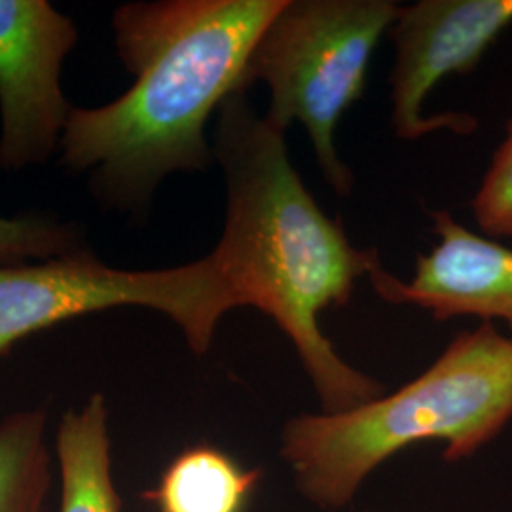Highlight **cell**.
<instances>
[{"instance_id":"obj_5","label":"cell","mask_w":512,"mask_h":512,"mask_svg":"<svg viewBox=\"0 0 512 512\" xmlns=\"http://www.w3.org/2000/svg\"><path fill=\"white\" fill-rule=\"evenodd\" d=\"M124 306L169 317L196 355L207 353L220 319L234 310L211 255L173 268L122 270L88 249L0 266V355L38 330Z\"/></svg>"},{"instance_id":"obj_7","label":"cell","mask_w":512,"mask_h":512,"mask_svg":"<svg viewBox=\"0 0 512 512\" xmlns=\"http://www.w3.org/2000/svg\"><path fill=\"white\" fill-rule=\"evenodd\" d=\"M512 23V0H420L401 6L389 27L395 44L391 126L416 141L433 131L469 135L476 120L465 112L423 114L431 90L448 74L473 73L482 55Z\"/></svg>"},{"instance_id":"obj_12","label":"cell","mask_w":512,"mask_h":512,"mask_svg":"<svg viewBox=\"0 0 512 512\" xmlns=\"http://www.w3.org/2000/svg\"><path fill=\"white\" fill-rule=\"evenodd\" d=\"M86 230L52 213L0 215V266H12L88 251Z\"/></svg>"},{"instance_id":"obj_10","label":"cell","mask_w":512,"mask_h":512,"mask_svg":"<svg viewBox=\"0 0 512 512\" xmlns=\"http://www.w3.org/2000/svg\"><path fill=\"white\" fill-rule=\"evenodd\" d=\"M262 478L215 446L198 444L173 459L143 494L158 512H245Z\"/></svg>"},{"instance_id":"obj_2","label":"cell","mask_w":512,"mask_h":512,"mask_svg":"<svg viewBox=\"0 0 512 512\" xmlns=\"http://www.w3.org/2000/svg\"><path fill=\"white\" fill-rule=\"evenodd\" d=\"M213 156L226 184V220L209 253L232 306L272 317L293 342L323 412L370 403L384 385L349 366L323 334L319 315L351 300L355 283L378 268L376 249L351 245L327 217L287 152L285 133L256 112L245 92L217 110Z\"/></svg>"},{"instance_id":"obj_6","label":"cell","mask_w":512,"mask_h":512,"mask_svg":"<svg viewBox=\"0 0 512 512\" xmlns=\"http://www.w3.org/2000/svg\"><path fill=\"white\" fill-rule=\"evenodd\" d=\"M78 27L48 0H0V169L21 173L59 152L73 105L65 59Z\"/></svg>"},{"instance_id":"obj_9","label":"cell","mask_w":512,"mask_h":512,"mask_svg":"<svg viewBox=\"0 0 512 512\" xmlns=\"http://www.w3.org/2000/svg\"><path fill=\"white\" fill-rule=\"evenodd\" d=\"M55 446L61 471L59 512H120L122 501L112 480L109 408L101 393L61 418Z\"/></svg>"},{"instance_id":"obj_8","label":"cell","mask_w":512,"mask_h":512,"mask_svg":"<svg viewBox=\"0 0 512 512\" xmlns=\"http://www.w3.org/2000/svg\"><path fill=\"white\" fill-rule=\"evenodd\" d=\"M439 245L418 255L416 274L403 281L380 264L370 272L374 291L385 302L427 310L435 319L480 317L505 321L512 338V249L482 238L448 211H431Z\"/></svg>"},{"instance_id":"obj_11","label":"cell","mask_w":512,"mask_h":512,"mask_svg":"<svg viewBox=\"0 0 512 512\" xmlns=\"http://www.w3.org/2000/svg\"><path fill=\"white\" fill-rule=\"evenodd\" d=\"M48 414L23 410L0 421V512H42L50 492Z\"/></svg>"},{"instance_id":"obj_3","label":"cell","mask_w":512,"mask_h":512,"mask_svg":"<svg viewBox=\"0 0 512 512\" xmlns=\"http://www.w3.org/2000/svg\"><path fill=\"white\" fill-rule=\"evenodd\" d=\"M512 420V338L492 323L458 334L395 393L336 414L285 423L281 458L300 494L342 509L368 476L408 446L444 442V461L471 458Z\"/></svg>"},{"instance_id":"obj_4","label":"cell","mask_w":512,"mask_h":512,"mask_svg":"<svg viewBox=\"0 0 512 512\" xmlns=\"http://www.w3.org/2000/svg\"><path fill=\"white\" fill-rule=\"evenodd\" d=\"M399 8L393 0H285L241 76V92L256 82L268 86L264 118L272 128H306L317 165L340 196L353 192V171L340 160L334 135L365 92L372 54Z\"/></svg>"},{"instance_id":"obj_1","label":"cell","mask_w":512,"mask_h":512,"mask_svg":"<svg viewBox=\"0 0 512 512\" xmlns=\"http://www.w3.org/2000/svg\"><path fill=\"white\" fill-rule=\"evenodd\" d=\"M285 0H137L114 10L118 59L133 84L107 105L74 107L59 165L105 211L145 217L173 173L215 162L205 129L241 92L256 40Z\"/></svg>"},{"instance_id":"obj_13","label":"cell","mask_w":512,"mask_h":512,"mask_svg":"<svg viewBox=\"0 0 512 512\" xmlns=\"http://www.w3.org/2000/svg\"><path fill=\"white\" fill-rule=\"evenodd\" d=\"M471 209L484 234L512 238V120L505 141L495 150Z\"/></svg>"}]
</instances>
